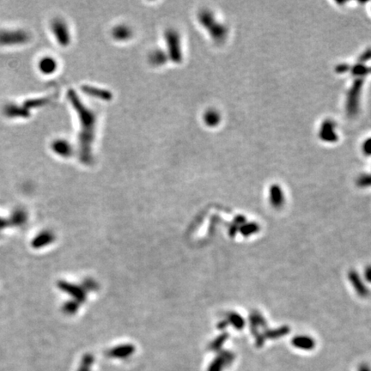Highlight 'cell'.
I'll list each match as a JSON object with an SVG mask.
<instances>
[{"instance_id": "obj_1", "label": "cell", "mask_w": 371, "mask_h": 371, "mask_svg": "<svg viewBox=\"0 0 371 371\" xmlns=\"http://www.w3.org/2000/svg\"><path fill=\"white\" fill-rule=\"evenodd\" d=\"M29 40L30 35L25 29H0V46H23Z\"/></svg>"}, {"instance_id": "obj_2", "label": "cell", "mask_w": 371, "mask_h": 371, "mask_svg": "<svg viewBox=\"0 0 371 371\" xmlns=\"http://www.w3.org/2000/svg\"><path fill=\"white\" fill-rule=\"evenodd\" d=\"M362 86H363V79L362 78H357L354 81L353 84L349 89L345 108L346 113L350 117H354L358 114Z\"/></svg>"}, {"instance_id": "obj_3", "label": "cell", "mask_w": 371, "mask_h": 371, "mask_svg": "<svg viewBox=\"0 0 371 371\" xmlns=\"http://www.w3.org/2000/svg\"><path fill=\"white\" fill-rule=\"evenodd\" d=\"M51 32L55 36V40L59 45L67 46L71 42V34L69 28L65 20L61 18H55L50 24Z\"/></svg>"}, {"instance_id": "obj_4", "label": "cell", "mask_w": 371, "mask_h": 371, "mask_svg": "<svg viewBox=\"0 0 371 371\" xmlns=\"http://www.w3.org/2000/svg\"><path fill=\"white\" fill-rule=\"evenodd\" d=\"M36 68L42 76H52L57 72L59 63L57 60L51 55H44L39 58Z\"/></svg>"}, {"instance_id": "obj_5", "label": "cell", "mask_w": 371, "mask_h": 371, "mask_svg": "<svg viewBox=\"0 0 371 371\" xmlns=\"http://www.w3.org/2000/svg\"><path fill=\"white\" fill-rule=\"evenodd\" d=\"M348 280L350 284L352 285L354 291L362 298H366L369 296L370 291L368 290V286L366 285L365 282L362 280V277L357 273V271L350 270L348 272Z\"/></svg>"}, {"instance_id": "obj_6", "label": "cell", "mask_w": 371, "mask_h": 371, "mask_svg": "<svg viewBox=\"0 0 371 371\" xmlns=\"http://www.w3.org/2000/svg\"><path fill=\"white\" fill-rule=\"evenodd\" d=\"M50 147L55 155L62 158H67L72 155V144L65 138H56L52 140Z\"/></svg>"}, {"instance_id": "obj_7", "label": "cell", "mask_w": 371, "mask_h": 371, "mask_svg": "<svg viewBox=\"0 0 371 371\" xmlns=\"http://www.w3.org/2000/svg\"><path fill=\"white\" fill-rule=\"evenodd\" d=\"M336 124L331 120L323 121L320 128V138L327 143H334L338 140V135L335 132Z\"/></svg>"}, {"instance_id": "obj_8", "label": "cell", "mask_w": 371, "mask_h": 371, "mask_svg": "<svg viewBox=\"0 0 371 371\" xmlns=\"http://www.w3.org/2000/svg\"><path fill=\"white\" fill-rule=\"evenodd\" d=\"M269 202L272 207L280 210L285 204V196L282 187L279 184H273L269 189Z\"/></svg>"}, {"instance_id": "obj_9", "label": "cell", "mask_w": 371, "mask_h": 371, "mask_svg": "<svg viewBox=\"0 0 371 371\" xmlns=\"http://www.w3.org/2000/svg\"><path fill=\"white\" fill-rule=\"evenodd\" d=\"M234 355L230 351H224L213 360L208 368V371H223V369L230 365L233 362Z\"/></svg>"}, {"instance_id": "obj_10", "label": "cell", "mask_w": 371, "mask_h": 371, "mask_svg": "<svg viewBox=\"0 0 371 371\" xmlns=\"http://www.w3.org/2000/svg\"><path fill=\"white\" fill-rule=\"evenodd\" d=\"M294 347L302 351H312L315 348V340L308 335H296L291 340Z\"/></svg>"}, {"instance_id": "obj_11", "label": "cell", "mask_w": 371, "mask_h": 371, "mask_svg": "<svg viewBox=\"0 0 371 371\" xmlns=\"http://www.w3.org/2000/svg\"><path fill=\"white\" fill-rule=\"evenodd\" d=\"M249 322H250L251 331L253 333L254 337L259 335V328H267V321H266L264 316L262 315L261 313L258 310L252 311V313L249 316Z\"/></svg>"}, {"instance_id": "obj_12", "label": "cell", "mask_w": 371, "mask_h": 371, "mask_svg": "<svg viewBox=\"0 0 371 371\" xmlns=\"http://www.w3.org/2000/svg\"><path fill=\"white\" fill-rule=\"evenodd\" d=\"M55 240V236L50 231H42L38 234L35 238L32 240L31 245L34 248H42L47 245L51 244Z\"/></svg>"}, {"instance_id": "obj_13", "label": "cell", "mask_w": 371, "mask_h": 371, "mask_svg": "<svg viewBox=\"0 0 371 371\" xmlns=\"http://www.w3.org/2000/svg\"><path fill=\"white\" fill-rule=\"evenodd\" d=\"M134 352V347L132 345H120L110 351V357L115 358H127Z\"/></svg>"}, {"instance_id": "obj_14", "label": "cell", "mask_w": 371, "mask_h": 371, "mask_svg": "<svg viewBox=\"0 0 371 371\" xmlns=\"http://www.w3.org/2000/svg\"><path fill=\"white\" fill-rule=\"evenodd\" d=\"M290 333V328L288 326H282L275 329H265L263 333V336L269 340H278L280 338L287 335Z\"/></svg>"}, {"instance_id": "obj_15", "label": "cell", "mask_w": 371, "mask_h": 371, "mask_svg": "<svg viewBox=\"0 0 371 371\" xmlns=\"http://www.w3.org/2000/svg\"><path fill=\"white\" fill-rule=\"evenodd\" d=\"M59 286L61 290L66 291L70 295H72L73 297H75L77 300H83L84 298V291L81 290L80 288L77 287L75 285H71L68 283L61 282L59 284Z\"/></svg>"}, {"instance_id": "obj_16", "label": "cell", "mask_w": 371, "mask_h": 371, "mask_svg": "<svg viewBox=\"0 0 371 371\" xmlns=\"http://www.w3.org/2000/svg\"><path fill=\"white\" fill-rule=\"evenodd\" d=\"M259 230H260V227L255 222L245 223L244 225H242L239 229L242 236H246V237L255 235L259 232Z\"/></svg>"}, {"instance_id": "obj_17", "label": "cell", "mask_w": 371, "mask_h": 371, "mask_svg": "<svg viewBox=\"0 0 371 371\" xmlns=\"http://www.w3.org/2000/svg\"><path fill=\"white\" fill-rule=\"evenodd\" d=\"M351 74L357 77V78H362L365 77L368 74H371V67H367L365 64L357 63L354 67H351Z\"/></svg>"}, {"instance_id": "obj_18", "label": "cell", "mask_w": 371, "mask_h": 371, "mask_svg": "<svg viewBox=\"0 0 371 371\" xmlns=\"http://www.w3.org/2000/svg\"><path fill=\"white\" fill-rule=\"evenodd\" d=\"M227 318L228 322L237 330H242V328H244L245 320L242 315H240L236 312H230V314H228Z\"/></svg>"}, {"instance_id": "obj_19", "label": "cell", "mask_w": 371, "mask_h": 371, "mask_svg": "<svg viewBox=\"0 0 371 371\" xmlns=\"http://www.w3.org/2000/svg\"><path fill=\"white\" fill-rule=\"evenodd\" d=\"M12 223L17 226L22 225L26 222L27 215L26 213L23 210H15L13 214H12V218H11Z\"/></svg>"}, {"instance_id": "obj_20", "label": "cell", "mask_w": 371, "mask_h": 371, "mask_svg": "<svg viewBox=\"0 0 371 371\" xmlns=\"http://www.w3.org/2000/svg\"><path fill=\"white\" fill-rule=\"evenodd\" d=\"M204 120H205V123L208 124L209 126L215 127L220 121V116L217 111L210 110L204 115Z\"/></svg>"}, {"instance_id": "obj_21", "label": "cell", "mask_w": 371, "mask_h": 371, "mask_svg": "<svg viewBox=\"0 0 371 371\" xmlns=\"http://www.w3.org/2000/svg\"><path fill=\"white\" fill-rule=\"evenodd\" d=\"M93 362H94V358H93L91 355L84 356L83 359H82V362H81L78 371H91V366H92Z\"/></svg>"}, {"instance_id": "obj_22", "label": "cell", "mask_w": 371, "mask_h": 371, "mask_svg": "<svg viewBox=\"0 0 371 371\" xmlns=\"http://www.w3.org/2000/svg\"><path fill=\"white\" fill-rule=\"evenodd\" d=\"M357 187L366 188L371 187V174L368 175H362L358 177L357 180Z\"/></svg>"}, {"instance_id": "obj_23", "label": "cell", "mask_w": 371, "mask_h": 371, "mask_svg": "<svg viewBox=\"0 0 371 371\" xmlns=\"http://www.w3.org/2000/svg\"><path fill=\"white\" fill-rule=\"evenodd\" d=\"M227 339L228 334H222L221 336H219V338H217L216 340H214V342L210 345V349L213 351H217L219 348H221L222 345H224V343L227 340Z\"/></svg>"}, {"instance_id": "obj_24", "label": "cell", "mask_w": 371, "mask_h": 371, "mask_svg": "<svg viewBox=\"0 0 371 371\" xmlns=\"http://www.w3.org/2000/svg\"><path fill=\"white\" fill-rule=\"evenodd\" d=\"M78 308V304L77 302H67V304L64 306V310L67 312V314H72L77 310Z\"/></svg>"}, {"instance_id": "obj_25", "label": "cell", "mask_w": 371, "mask_h": 371, "mask_svg": "<svg viewBox=\"0 0 371 371\" xmlns=\"http://www.w3.org/2000/svg\"><path fill=\"white\" fill-rule=\"evenodd\" d=\"M371 61V48H368L359 57L358 63L365 64L367 61Z\"/></svg>"}, {"instance_id": "obj_26", "label": "cell", "mask_w": 371, "mask_h": 371, "mask_svg": "<svg viewBox=\"0 0 371 371\" xmlns=\"http://www.w3.org/2000/svg\"><path fill=\"white\" fill-rule=\"evenodd\" d=\"M362 149V152L364 153L366 155H371V138H368L363 142Z\"/></svg>"}, {"instance_id": "obj_27", "label": "cell", "mask_w": 371, "mask_h": 371, "mask_svg": "<svg viewBox=\"0 0 371 371\" xmlns=\"http://www.w3.org/2000/svg\"><path fill=\"white\" fill-rule=\"evenodd\" d=\"M351 67L349 65H347V64H340V65H339V66H337L336 68H335V71H336V72H338V73H340V74H341V73H345V72H348V71H350L351 70Z\"/></svg>"}, {"instance_id": "obj_28", "label": "cell", "mask_w": 371, "mask_h": 371, "mask_svg": "<svg viewBox=\"0 0 371 371\" xmlns=\"http://www.w3.org/2000/svg\"><path fill=\"white\" fill-rule=\"evenodd\" d=\"M363 279L366 282L371 284V265H368L363 270Z\"/></svg>"}, {"instance_id": "obj_29", "label": "cell", "mask_w": 371, "mask_h": 371, "mask_svg": "<svg viewBox=\"0 0 371 371\" xmlns=\"http://www.w3.org/2000/svg\"><path fill=\"white\" fill-rule=\"evenodd\" d=\"M357 371H371V367L368 365V363H366V362H364V363H361V364L358 366Z\"/></svg>"}, {"instance_id": "obj_30", "label": "cell", "mask_w": 371, "mask_h": 371, "mask_svg": "<svg viewBox=\"0 0 371 371\" xmlns=\"http://www.w3.org/2000/svg\"><path fill=\"white\" fill-rule=\"evenodd\" d=\"M6 225H7V223L0 219V228H5V226H6Z\"/></svg>"}]
</instances>
